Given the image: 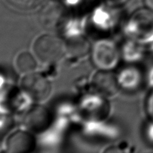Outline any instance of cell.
<instances>
[{
  "label": "cell",
  "mask_w": 153,
  "mask_h": 153,
  "mask_svg": "<svg viewBox=\"0 0 153 153\" xmlns=\"http://www.w3.org/2000/svg\"><path fill=\"white\" fill-rule=\"evenodd\" d=\"M32 52L42 64H58L67 55L65 41L55 34H43L33 43Z\"/></svg>",
  "instance_id": "1"
},
{
  "label": "cell",
  "mask_w": 153,
  "mask_h": 153,
  "mask_svg": "<svg viewBox=\"0 0 153 153\" xmlns=\"http://www.w3.org/2000/svg\"><path fill=\"white\" fill-rule=\"evenodd\" d=\"M91 57L94 65L101 70H112L118 65L120 51L111 40H100L91 47Z\"/></svg>",
  "instance_id": "2"
},
{
  "label": "cell",
  "mask_w": 153,
  "mask_h": 153,
  "mask_svg": "<svg viewBox=\"0 0 153 153\" xmlns=\"http://www.w3.org/2000/svg\"><path fill=\"white\" fill-rule=\"evenodd\" d=\"M20 87L24 94L37 103L47 101L52 94L51 82L46 76L36 71L24 75Z\"/></svg>",
  "instance_id": "3"
},
{
  "label": "cell",
  "mask_w": 153,
  "mask_h": 153,
  "mask_svg": "<svg viewBox=\"0 0 153 153\" xmlns=\"http://www.w3.org/2000/svg\"><path fill=\"white\" fill-rule=\"evenodd\" d=\"M128 34L137 42L153 40V10L141 9L132 15L127 26Z\"/></svg>",
  "instance_id": "4"
},
{
  "label": "cell",
  "mask_w": 153,
  "mask_h": 153,
  "mask_svg": "<svg viewBox=\"0 0 153 153\" xmlns=\"http://www.w3.org/2000/svg\"><path fill=\"white\" fill-rule=\"evenodd\" d=\"M65 10L58 0H44L39 6L37 19L40 26L46 30L58 28L63 22Z\"/></svg>",
  "instance_id": "5"
},
{
  "label": "cell",
  "mask_w": 153,
  "mask_h": 153,
  "mask_svg": "<svg viewBox=\"0 0 153 153\" xmlns=\"http://www.w3.org/2000/svg\"><path fill=\"white\" fill-rule=\"evenodd\" d=\"M36 146L35 138L30 131L17 130L10 134L6 140V150L11 153H28Z\"/></svg>",
  "instance_id": "6"
},
{
  "label": "cell",
  "mask_w": 153,
  "mask_h": 153,
  "mask_svg": "<svg viewBox=\"0 0 153 153\" xmlns=\"http://www.w3.org/2000/svg\"><path fill=\"white\" fill-rule=\"evenodd\" d=\"M93 85L100 94L106 97H113L120 89L117 76L111 70H101L97 72L93 78Z\"/></svg>",
  "instance_id": "7"
},
{
  "label": "cell",
  "mask_w": 153,
  "mask_h": 153,
  "mask_svg": "<svg viewBox=\"0 0 153 153\" xmlns=\"http://www.w3.org/2000/svg\"><path fill=\"white\" fill-rule=\"evenodd\" d=\"M51 116L49 111L43 106L32 108L25 116L24 124L31 132H41L49 127Z\"/></svg>",
  "instance_id": "8"
},
{
  "label": "cell",
  "mask_w": 153,
  "mask_h": 153,
  "mask_svg": "<svg viewBox=\"0 0 153 153\" xmlns=\"http://www.w3.org/2000/svg\"><path fill=\"white\" fill-rule=\"evenodd\" d=\"M66 55L73 58H82L91 50L90 43L82 36L73 37L65 41Z\"/></svg>",
  "instance_id": "9"
},
{
  "label": "cell",
  "mask_w": 153,
  "mask_h": 153,
  "mask_svg": "<svg viewBox=\"0 0 153 153\" xmlns=\"http://www.w3.org/2000/svg\"><path fill=\"white\" fill-rule=\"evenodd\" d=\"M37 62L38 61L33 52L22 51L15 58V67L21 74L26 75L36 71Z\"/></svg>",
  "instance_id": "10"
},
{
  "label": "cell",
  "mask_w": 153,
  "mask_h": 153,
  "mask_svg": "<svg viewBox=\"0 0 153 153\" xmlns=\"http://www.w3.org/2000/svg\"><path fill=\"white\" fill-rule=\"evenodd\" d=\"M120 88L132 90L139 86L142 81L140 72L134 67H127L117 76Z\"/></svg>",
  "instance_id": "11"
},
{
  "label": "cell",
  "mask_w": 153,
  "mask_h": 153,
  "mask_svg": "<svg viewBox=\"0 0 153 153\" xmlns=\"http://www.w3.org/2000/svg\"><path fill=\"white\" fill-rule=\"evenodd\" d=\"M11 6L21 10H30L39 7L44 0H6Z\"/></svg>",
  "instance_id": "12"
},
{
  "label": "cell",
  "mask_w": 153,
  "mask_h": 153,
  "mask_svg": "<svg viewBox=\"0 0 153 153\" xmlns=\"http://www.w3.org/2000/svg\"><path fill=\"white\" fill-rule=\"evenodd\" d=\"M147 109L148 112L150 114V116L153 118V94L150 97L149 101L147 103Z\"/></svg>",
  "instance_id": "13"
},
{
  "label": "cell",
  "mask_w": 153,
  "mask_h": 153,
  "mask_svg": "<svg viewBox=\"0 0 153 153\" xmlns=\"http://www.w3.org/2000/svg\"><path fill=\"white\" fill-rule=\"evenodd\" d=\"M128 0H107L108 2L111 4H113L115 6L123 5L125 3H126Z\"/></svg>",
  "instance_id": "14"
},
{
  "label": "cell",
  "mask_w": 153,
  "mask_h": 153,
  "mask_svg": "<svg viewBox=\"0 0 153 153\" xmlns=\"http://www.w3.org/2000/svg\"><path fill=\"white\" fill-rule=\"evenodd\" d=\"M144 2L147 8L153 10V0H144Z\"/></svg>",
  "instance_id": "15"
}]
</instances>
